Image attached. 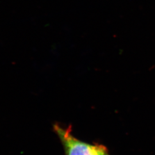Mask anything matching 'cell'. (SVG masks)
<instances>
[{
    "label": "cell",
    "instance_id": "obj_1",
    "mask_svg": "<svg viewBox=\"0 0 155 155\" xmlns=\"http://www.w3.org/2000/svg\"><path fill=\"white\" fill-rule=\"evenodd\" d=\"M53 128L61 140L65 155H110L102 144H89L77 139L72 134L71 125L65 127L56 124Z\"/></svg>",
    "mask_w": 155,
    "mask_h": 155
}]
</instances>
